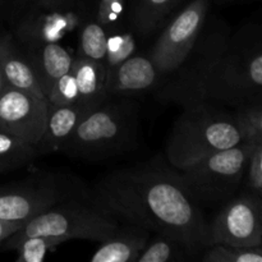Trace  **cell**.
I'll return each mask as SVG.
<instances>
[{
  "label": "cell",
  "instance_id": "f1b7e54d",
  "mask_svg": "<svg viewBox=\"0 0 262 262\" xmlns=\"http://www.w3.org/2000/svg\"><path fill=\"white\" fill-rule=\"evenodd\" d=\"M26 223L27 222H5V220H0V245H3V242L8 237L18 232Z\"/></svg>",
  "mask_w": 262,
  "mask_h": 262
},
{
  "label": "cell",
  "instance_id": "4316f807",
  "mask_svg": "<svg viewBox=\"0 0 262 262\" xmlns=\"http://www.w3.org/2000/svg\"><path fill=\"white\" fill-rule=\"evenodd\" d=\"M243 181L248 191L262 197V143L252 145Z\"/></svg>",
  "mask_w": 262,
  "mask_h": 262
},
{
  "label": "cell",
  "instance_id": "30bf717a",
  "mask_svg": "<svg viewBox=\"0 0 262 262\" xmlns=\"http://www.w3.org/2000/svg\"><path fill=\"white\" fill-rule=\"evenodd\" d=\"M60 201H63L60 189L49 184L0 188V220L28 222L38 212Z\"/></svg>",
  "mask_w": 262,
  "mask_h": 262
},
{
  "label": "cell",
  "instance_id": "2e32d148",
  "mask_svg": "<svg viewBox=\"0 0 262 262\" xmlns=\"http://www.w3.org/2000/svg\"><path fill=\"white\" fill-rule=\"evenodd\" d=\"M0 59L7 87L22 90L46 99L36 81L27 58L18 50L10 36H0Z\"/></svg>",
  "mask_w": 262,
  "mask_h": 262
},
{
  "label": "cell",
  "instance_id": "3957f363",
  "mask_svg": "<svg viewBox=\"0 0 262 262\" xmlns=\"http://www.w3.org/2000/svg\"><path fill=\"white\" fill-rule=\"evenodd\" d=\"M243 142L233 112L214 105L183 107L166 141L165 155L174 169Z\"/></svg>",
  "mask_w": 262,
  "mask_h": 262
},
{
  "label": "cell",
  "instance_id": "e0dca14e",
  "mask_svg": "<svg viewBox=\"0 0 262 262\" xmlns=\"http://www.w3.org/2000/svg\"><path fill=\"white\" fill-rule=\"evenodd\" d=\"M71 71L78 87V102L92 109L107 99L105 63L77 56L73 59Z\"/></svg>",
  "mask_w": 262,
  "mask_h": 262
},
{
  "label": "cell",
  "instance_id": "9c48e42d",
  "mask_svg": "<svg viewBox=\"0 0 262 262\" xmlns=\"http://www.w3.org/2000/svg\"><path fill=\"white\" fill-rule=\"evenodd\" d=\"M48 100L22 90L7 87L0 94V128L37 146L42 137Z\"/></svg>",
  "mask_w": 262,
  "mask_h": 262
},
{
  "label": "cell",
  "instance_id": "277c9868",
  "mask_svg": "<svg viewBox=\"0 0 262 262\" xmlns=\"http://www.w3.org/2000/svg\"><path fill=\"white\" fill-rule=\"evenodd\" d=\"M137 106L133 102H106L84 114L60 151L74 158L101 160L127 151L136 141Z\"/></svg>",
  "mask_w": 262,
  "mask_h": 262
},
{
  "label": "cell",
  "instance_id": "d6986e66",
  "mask_svg": "<svg viewBox=\"0 0 262 262\" xmlns=\"http://www.w3.org/2000/svg\"><path fill=\"white\" fill-rule=\"evenodd\" d=\"M179 0H133V23L142 33H152L160 27Z\"/></svg>",
  "mask_w": 262,
  "mask_h": 262
},
{
  "label": "cell",
  "instance_id": "5b68a950",
  "mask_svg": "<svg viewBox=\"0 0 262 262\" xmlns=\"http://www.w3.org/2000/svg\"><path fill=\"white\" fill-rule=\"evenodd\" d=\"M118 227L117 220L99 209H91L76 201H60L31 217L18 232L3 242V248L14 250L20 241L36 235L56 238L64 243L71 239L102 242L112 237Z\"/></svg>",
  "mask_w": 262,
  "mask_h": 262
},
{
  "label": "cell",
  "instance_id": "7402d4cb",
  "mask_svg": "<svg viewBox=\"0 0 262 262\" xmlns=\"http://www.w3.org/2000/svg\"><path fill=\"white\" fill-rule=\"evenodd\" d=\"M202 253V262H262V246L237 247L214 243Z\"/></svg>",
  "mask_w": 262,
  "mask_h": 262
},
{
  "label": "cell",
  "instance_id": "6da1fadb",
  "mask_svg": "<svg viewBox=\"0 0 262 262\" xmlns=\"http://www.w3.org/2000/svg\"><path fill=\"white\" fill-rule=\"evenodd\" d=\"M94 196L107 216L174 238L192 258L211 246L209 222L177 169L156 164L118 169L97 183Z\"/></svg>",
  "mask_w": 262,
  "mask_h": 262
},
{
  "label": "cell",
  "instance_id": "5bb4252c",
  "mask_svg": "<svg viewBox=\"0 0 262 262\" xmlns=\"http://www.w3.org/2000/svg\"><path fill=\"white\" fill-rule=\"evenodd\" d=\"M89 110H91V107L78 101L69 105L48 104L45 129L40 142L36 146L38 154L60 151L61 146L71 137Z\"/></svg>",
  "mask_w": 262,
  "mask_h": 262
},
{
  "label": "cell",
  "instance_id": "7c38bea8",
  "mask_svg": "<svg viewBox=\"0 0 262 262\" xmlns=\"http://www.w3.org/2000/svg\"><path fill=\"white\" fill-rule=\"evenodd\" d=\"M25 56L32 68L42 94L48 95L54 82L71 71L73 56L58 42H27Z\"/></svg>",
  "mask_w": 262,
  "mask_h": 262
},
{
  "label": "cell",
  "instance_id": "7a4b0ae2",
  "mask_svg": "<svg viewBox=\"0 0 262 262\" xmlns=\"http://www.w3.org/2000/svg\"><path fill=\"white\" fill-rule=\"evenodd\" d=\"M205 26V25H204ZM160 87L158 99L182 107H237L262 97L260 32L232 36L225 27L202 28L191 53Z\"/></svg>",
  "mask_w": 262,
  "mask_h": 262
},
{
  "label": "cell",
  "instance_id": "ffe728a7",
  "mask_svg": "<svg viewBox=\"0 0 262 262\" xmlns=\"http://www.w3.org/2000/svg\"><path fill=\"white\" fill-rule=\"evenodd\" d=\"M188 251L174 238L156 234L146 243L136 262H170L191 260Z\"/></svg>",
  "mask_w": 262,
  "mask_h": 262
},
{
  "label": "cell",
  "instance_id": "484cf974",
  "mask_svg": "<svg viewBox=\"0 0 262 262\" xmlns=\"http://www.w3.org/2000/svg\"><path fill=\"white\" fill-rule=\"evenodd\" d=\"M46 100L51 105H69L78 101V87L73 72H67L54 82L46 95Z\"/></svg>",
  "mask_w": 262,
  "mask_h": 262
},
{
  "label": "cell",
  "instance_id": "8fae6325",
  "mask_svg": "<svg viewBox=\"0 0 262 262\" xmlns=\"http://www.w3.org/2000/svg\"><path fill=\"white\" fill-rule=\"evenodd\" d=\"M160 73L150 56L132 55L119 66L106 71V95L127 96L147 91L158 84Z\"/></svg>",
  "mask_w": 262,
  "mask_h": 262
},
{
  "label": "cell",
  "instance_id": "ba28073f",
  "mask_svg": "<svg viewBox=\"0 0 262 262\" xmlns=\"http://www.w3.org/2000/svg\"><path fill=\"white\" fill-rule=\"evenodd\" d=\"M209 0H193L174 17L151 51V60L160 76L176 71L191 53L205 22Z\"/></svg>",
  "mask_w": 262,
  "mask_h": 262
},
{
  "label": "cell",
  "instance_id": "52a82bcc",
  "mask_svg": "<svg viewBox=\"0 0 262 262\" xmlns=\"http://www.w3.org/2000/svg\"><path fill=\"white\" fill-rule=\"evenodd\" d=\"M211 245L258 247L262 246L261 196L246 189L219 207L212 222H209Z\"/></svg>",
  "mask_w": 262,
  "mask_h": 262
},
{
  "label": "cell",
  "instance_id": "4fadbf2b",
  "mask_svg": "<svg viewBox=\"0 0 262 262\" xmlns=\"http://www.w3.org/2000/svg\"><path fill=\"white\" fill-rule=\"evenodd\" d=\"M40 5L45 10L28 15L18 30L25 42H58L78 22L77 15L61 5Z\"/></svg>",
  "mask_w": 262,
  "mask_h": 262
},
{
  "label": "cell",
  "instance_id": "ac0fdd59",
  "mask_svg": "<svg viewBox=\"0 0 262 262\" xmlns=\"http://www.w3.org/2000/svg\"><path fill=\"white\" fill-rule=\"evenodd\" d=\"M38 155L35 146L0 128V171L22 168Z\"/></svg>",
  "mask_w": 262,
  "mask_h": 262
},
{
  "label": "cell",
  "instance_id": "603a6c76",
  "mask_svg": "<svg viewBox=\"0 0 262 262\" xmlns=\"http://www.w3.org/2000/svg\"><path fill=\"white\" fill-rule=\"evenodd\" d=\"M107 35L105 27L97 22H89L83 26L79 35L78 56L96 61H105Z\"/></svg>",
  "mask_w": 262,
  "mask_h": 262
},
{
  "label": "cell",
  "instance_id": "4dcf8cb0",
  "mask_svg": "<svg viewBox=\"0 0 262 262\" xmlns=\"http://www.w3.org/2000/svg\"><path fill=\"white\" fill-rule=\"evenodd\" d=\"M5 89H7V83H5L4 73H3V68H2V59H0V94H2Z\"/></svg>",
  "mask_w": 262,
  "mask_h": 262
},
{
  "label": "cell",
  "instance_id": "44dd1931",
  "mask_svg": "<svg viewBox=\"0 0 262 262\" xmlns=\"http://www.w3.org/2000/svg\"><path fill=\"white\" fill-rule=\"evenodd\" d=\"M238 128L242 133L243 142L250 145L262 143V105L252 101L234 107L233 112Z\"/></svg>",
  "mask_w": 262,
  "mask_h": 262
},
{
  "label": "cell",
  "instance_id": "9a60e30c",
  "mask_svg": "<svg viewBox=\"0 0 262 262\" xmlns=\"http://www.w3.org/2000/svg\"><path fill=\"white\" fill-rule=\"evenodd\" d=\"M150 239V232L136 225L118 227L114 234L100 242L92 262H136Z\"/></svg>",
  "mask_w": 262,
  "mask_h": 262
},
{
  "label": "cell",
  "instance_id": "8992f818",
  "mask_svg": "<svg viewBox=\"0 0 262 262\" xmlns=\"http://www.w3.org/2000/svg\"><path fill=\"white\" fill-rule=\"evenodd\" d=\"M252 145L241 142L177 169L189 196L200 207H220L239 192Z\"/></svg>",
  "mask_w": 262,
  "mask_h": 262
},
{
  "label": "cell",
  "instance_id": "f546056e",
  "mask_svg": "<svg viewBox=\"0 0 262 262\" xmlns=\"http://www.w3.org/2000/svg\"><path fill=\"white\" fill-rule=\"evenodd\" d=\"M68 0H41L40 4L42 5H64Z\"/></svg>",
  "mask_w": 262,
  "mask_h": 262
},
{
  "label": "cell",
  "instance_id": "d4e9b609",
  "mask_svg": "<svg viewBox=\"0 0 262 262\" xmlns=\"http://www.w3.org/2000/svg\"><path fill=\"white\" fill-rule=\"evenodd\" d=\"M136 42L135 37L129 32H118L112 36H107L106 55H105V67L106 71H110L114 67L133 55Z\"/></svg>",
  "mask_w": 262,
  "mask_h": 262
},
{
  "label": "cell",
  "instance_id": "83f0119b",
  "mask_svg": "<svg viewBox=\"0 0 262 262\" xmlns=\"http://www.w3.org/2000/svg\"><path fill=\"white\" fill-rule=\"evenodd\" d=\"M124 12V0H100L96 22L102 27L114 26L119 22Z\"/></svg>",
  "mask_w": 262,
  "mask_h": 262
},
{
  "label": "cell",
  "instance_id": "cb8c5ba5",
  "mask_svg": "<svg viewBox=\"0 0 262 262\" xmlns=\"http://www.w3.org/2000/svg\"><path fill=\"white\" fill-rule=\"evenodd\" d=\"M63 241L43 235L28 237L14 247L18 262H42L49 252L63 245Z\"/></svg>",
  "mask_w": 262,
  "mask_h": 262
}]
</instances>
